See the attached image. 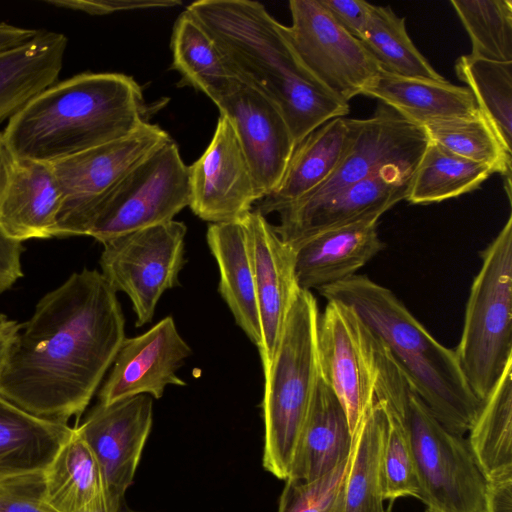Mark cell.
<instances>
[{
	"mask_svg": "<svg viewBox=\"0 0 512 512\" xmlns=\"http://www.w3.org/2000/svg\"><path fill=\"white\" fill-rule=\"evenodd\" d=\"M126 338L116 292L96 269L45 294L12 340L0 396L39 418L79 419Z\"/></svg>",
	"mask_w": 512,
	"mask_h": 512,
	"instance_id": "obj_1",
	"label": "cell"
},
{
	"mask_svg": "<svg viewBox=\"0 0 512 512\" xmlns=\"http://www.w3.org/2000/svg\"><path fill=\"white\" fill-rule=\"evenodd\" d=\"M186 10L209 34L234 76L276 105L295 145L325 122L349 113V104L331 95L304 67L286 26L263 4L201 0Z\"/></svg>",
	"mask_w": 512,
	"mask_h": 512,
	"instance_id": "obj_2",
	"label": "cell"
},
{
	"mask_svg": "<svg viewBox=\"0 0 512 512\" xmlns=\"http://www.w3.org/2000/svg\"><path fill=\"white\" fill-rule=\"evenodd\" d=\"M141 87L120 73H81L28 102L2 131L14 158L52 164L124 138L147 123Z\"/></svg>",
	"mask_w": 512,
	"mask_h": 512,
	"instance_id": "obj_3",
	"label": "cell"
},
{
	"mask_svg": "<svg viewBox=\"0 0 512 512\" xmlns=\"http://www.w3.org/2000/svg\"><path fill=\"white\" fill-rule=\"evenodd\" d=\"M318 291L357 313L444 428L460 436L469 431L483 401L469 387L454 349L438 342L391 290L353 275Z\"/></svg>",
	"mask_w": 512,
	"mask_h": 512,
	"instance_id": "obj_4",
	"label": "cell"
},
{
	"mask_svg": "<svg viewBox=\"0 0 512 512\" xmlns=\"http://www.w3.org/2000/svg\"><path fill=\"white\" fill-rule=\"evenodd\" d=\"M317 301L300 290L288 313L271 363L264 368L263 466L275 477L290 474L298 441L319 375Z\"/></svg>",
	"mask_w": 512,
	"mask_h": 512,
	"instance_id": "obj_5",
	"label": "cell"
},
{
	"mask_svg": "<svg viewBox=\"0 0 512 512\" xmlns=\"http://www.w3.org/2000/svg\"><path fill=\"white\" fill-rule=\"evenodd\" d=\"M456 349L461 371L484 401L512 363V215L481 251Z\"/></svg>",
	"mask_w": 512,
	"mask_h": 512,
	"instance_id": "obj_6",
	"label": "cell"
},
{
	"mask_svg": "<svg viewBox=\"0 0 512 512\" xmlns=\"http://www.w3.org/2000/svg\"><path fill=\"white\" fill-rule=\"evenodd\" d=\"M188 166L172 138L136 164L102 199L86 236L105 243L165 223L189 206Z\"/></svg>",
	"mask_w": 512,
	"mask_h": 512,
	"instance_id": "obj_7",
	"label": "cell"
},
{
	"mask_svg": "<svg viewBox=\"0 0 512 512\" xmlns=\"http://www.w3.org/2000/svg\"><path fill=\"white\" fill-rule=\"evenodd\" d=\"M403 420L417 464L419 500L436 512H485L487 481L467 439L444 428L410 385Z\"/></svg>",
	"mask_w": 512,
	"mask_h": 512,
	"instance_id": "obj_8",
	"label": "cell"
},
{
	"mask_svg": "<svg viewBox=\"0 0 512 512\" xmlns=\"http://www.w3.org/2000/svg\"><path fill=\"white\" fill-rule=\"evenodd\" d=\"M186 233V225L173 219L103 243L101 274L129 297L136 327L150 323L162 294L179 285Z\"/></svg>",
	"mask_w": 512,
	"mask_h": 512,
	"instance_id": "obj_9",
	"label": "cell"
},
{
	"mask_svg": "<svg viewBox=\"0 0 512 512\" xmlns=\"http://www.w3.org/2000/svg\"><path fill=\"white\" fill-rule=\"evenodd\" d=\"M171 137L158 125L52 163L61 194L54 237L86 236L95 209L141 160Z\"/></svg>",
	"mask_w": 512,
	"mask_h": 512,
	"instance_id": "obj_10",
	"label": "cell"
},
{
	"mask_svg": "<svg viewBox=\"0 0 512 512\" xmlns=\"http://www.w3.org/2000/svg\"><path fill=\"white\" fill-rule=\"evenodd\" d=\"M289 9L287 35L309 73L344 103L363 94L381 71L363 43L345 31L320 0H291Z\"/></svg>",
	"mask_w": 512,
	"mask_h": 512,
	"instance_id": "obj_11",
	"label": "cell"
},
{
	"mask_svg": "<svg viewBox=\"0 0 512 512\" xmlns=\"http://www.w3.org/2000/svg\"><path fill=\"white\" fill-rule=\"evenodd\" d=\"M319 374L343 406L355 436L375 399L379 342L349 306L328 301L316 332Z\"/></svg>",
	"mask_w": 512,
	"mask_h": 512,
	"instance_id": "obj_12",
	"label": "cell"
},
{
	"mask_svg": "<svg viewBox=\"0 0 512 512\" xmlns=\"http://www.w3.org/2000/svg\"><path fill=\"white\" fill-rule=\"evenodd\" d=\"M346 123L348 141L338 166L297 201L323 197L390 167L414 172L429 143L423 126L383 103L370 117L346 118Z\"/></svg>",
	"mask_w": 512,
	"mask_h": 512,
	"instance_id": "obj_13",
	"label": "cell"
},
{
	"mask_svg": "<svg viewBox=\"0 0 512 512\" xmlns=\"http://www.w3.org/2000/svg\"><path fill=\"white\" fill-rule=\"evenodd\" d=\"M152 422V397L139 394L110 404L98 403L74 426L99 463L110 511L126 501Z\"/></svg>",
	"mask_w": 512,
	"mask_h": 512,
	"instance_id": "obj_14",
	"label": "cell"
},
{
	"mask_svg": "<svg viewBox=\"0 0 512 512\" xmlns=\"http://www.w3.org/2000/svg\"><path fill=\"white\" fill-rule=\"evenodd\" d=\"M413 171L397 167L311 200H300L279 211L278 236L293 249L322 231L365 218H380L406 200Z\"/></svg>",
	"mask_w": 512,
	"mask_h": 512,
	"instance_id": "obj_15",
	"label": "cell"
},
{
	"mask_svg": "<svg viewBox=\"0 0 512 512\" xmlns=\"http://www.w3.org/2000/svg\"><path fill=\"white\" fill-rule=\"evenodd\" d=\"M188 171L189 207L211 224L241 221L261 199L237 134L222 115L208 147Z\"/></svg>",
	"mask_w": 512,
	"mask_h": 512,
	"instance_id": "obj_16",
	"label": "cell"
},
{
	"mask_svg": "<svg viewBox=\"0 0 512 512\" xmlns=\"http://www.w3.org/2000/svg\"><path fill=\"white\" fill-rule=\"evenodd\" d=\"M215 105L233 126L264 198L279 185L295 147L284 116L273 102L239 80Z\"/></svg>",
	"mask_w": 512,
	"mask_h": 512,
	"instance_id": "obj_17",
	"label": "cell"
},
{
	"mask_svg": "<svg viewBox=\"0 0 512 512\" xmlns=\"http://www.w3.org/2000/svg\"><path fill=\"white\" fill-rule=\"evenodd\" d=\"M191 354L171 316L141 335L125 338L98 393V403L110 404L139 394L159 399L168 385H187L176 372Z\"/></svg>",
	"mask_w": 512,
	"mask_h": 512,
	"instance_id": "obj_18",
	"label": "cell"
},
{
	"mask_svg": "<svg viewBox=\"0 0 512 512\" xmlns=\"http://www.w3.org/2000/svg\"><path fill=\"white\" fill-rule=\"evenodd\" d=\"M253 261L260 316L263 369L272 361L288 313L300 287L295 271V250L275 232L265 216L252 210L243 219Z\"/></svg>",
	"mask_w": 512,
	"mask_h": 512,
	"instance_id": "obj_19",
	"label": "cell"
},
{
	"mask_svg": "<svg viewBox=\"0 0 512 512\" xmlns=\"http://www.w3.org/2000/svg\"><path fill=\"white\" fill-rule=\"evenodd\" d=\"M370 217L322 231L298 244L295 271L301 290H319L345 280L385 248Z\"/></svg>",
	"mask_w": 512,
	"mask_h": 512,
	"instance_id": "obj_20",
	"label": "cell"
},
{
	"mask_svg": "<svg viewBox=\"0 0 512 512\" xmlns=\"http://www.w3.org/2000/svg\"><path fill=\"white\" fill-rule=\"evenodd\" d=\"M60 208L51 164L12 157L0 198V229L21 242L54 237Z\"/></svg>",
	"mask_w": 512,
	"mask_h": 512,
	"instance_id": "obj_21",
	"label": "cell"
},
{
	"mask_svg": "<svg viewBox=\"0 0 512 512\" xmlns=\"http://www.w3.org/2000/svg\"><path fill=\"white\" fill-rule=\"evenodd\" d=\"M355 442L346 412L318 375L308 414L286 480H315L345 461Z\"/></svg>",
	"mask_w": 512,
	"mask_h": 512,
	"instance_id": "obj_22",
	"label": "cell"
},
{
	"mask_svg": "<svg viewBox=\"0 0 512 512\" xmlns=\"http://www.w3.org/2000/svg\"><path fill=\"white\" fill-rule=\"evenodd\" d=\"M206 240L218 265V291L236 324L260 351L262 333L253 261L242 220L210 224Z\"/></svg>",
	"mask_w": 512,
	"mask_h": 512,
	"instance_id": "obj_23",
	"label": "cell"
},
{
	"mask_svg": "<svg viewBox=\"0 0 512 512\" xmlns=\"http://www.w3.org/2000/svg\"><path fill=\"white\" fill-rule=\"evenodd\" d=\"M67 43L62 33L40 30L33 39L0 52V124L55 84Z\"/></svg>",
	"mask_w": 512,
	"mask_h": 512,
	"instance_id": "obj_24",
	"label": "cell"
},
{
	"mask_svg": "<svg viewBox=\"0 0 512 512\" xmlns=\"http://www.w3.org/2000/svg\"><path fill=\"white\" fill-rule=\"evenodd\" d=\"M348 141L346 118H333L305 136L292 152L276 189L255 204L263 216L279 212L322 184L336 169Z\"/></svg>",
	"mask_w": 512,
	"mask_h": 512,
	"instance_id": "obj_25",
	"label": "cell"
},
{
	"mask_svg": "<svg viewBox=\"0 0 512 512\" xmlns=\"http://www.w3.org/2000/svg\"><path fill=\"white\" fill-rule=\"evenodd\" d=\"M362 95L380 100L420 126L478 111L467 87L453 85L445 79L408 78L380 71Z\"/></svg>",
	"mask_w": 512,
	"mask_h": 512,
	"instance_id": "obj_26",
	"label": "cell"
},
{
	"mask_svg": "<svg viewBox=\"0 0 512 512\" xmlns=\"http://www.w3.org/2000/svg\"><path fill=\"white\" fill-rule=\"evenodd\" d=\"M73 427L34 416L0 396V480L44 472Z\"/></svg>",
	"mask_w": 512,
	"mask_h": 512,
	"instance_id": "obj_27",
	"label": "cell"
},
{
	"mask_svg": "<svg viewBox=\"0 0 512 512\" xmlns=\"http://www.w3.org/2000/svg\"><path fill=\"white\" fill-rule=\"evenodd\" d=\"M43 475L45 499L57 512L108 509L99 463L74 426Z\"/></svg>",
	"mask_w": 512,
	"mask_h": 512,
	"instance_id": "obj_28",
	"label": "cell"
},
{
	"mask_svg": "<svg viewBox=\"0 0 512 512\" xmlns=\"http://www.w3.org/2000/svg\"><path fill=\"white\" fill-rule=\"evenodd\" d=\"M171 49L173 69L185 84L203 92L215 104L238 81L209 34L187 10L175 21Z\"/></svg>",
	"mask_w": 512,
	"mask_h": 512,
	"instance_id": "obj_29",
	"label": "cell"
},
{
	"mask_svg": "<svg viewBox=\"0 0 512 512\" xmlns=\"http://www.w3.org/2000/svg\"><path fill=\"white\" fill-rule=\"evenodd\" d=\"M387 429L385 402L374 399L355 435L345 489V512H385L382 460Z\"/></svg>",
	"mask_w": 512,
	"mask_h": 512,
	"instance_id": "obj_30",
	"label": "cell"
},
{
	"mask_svg": "<svg viewBox=\"0 0 512 512\" xmlns=\"http://www.w3.org/2000/svg\"><path fill=\"white\" fill-rule=\"evenodd\" d=\"M468 432V444L486 479L512 468V363L483 401Z\"/></svg>",
	"mask_w": 512,
	"mask_h": 512,
	"instance_id": "obj_31",
	"label": "cell"
},
{
	"mask_svg": "<svg viewBox=\"0 0 512 512\" xmlns=\"http://www.w3.org/2000/svg\"><path fill=\"white\" fill-rule=\"evenodd\" d=\"M494 171L428 143L411 179L406 200L411 204L442 202L479 188Z\"/></svg>",
	"mask_w": 512,
	"mask_h": 512,
	"instance_id": "obj_32",
	"label": "cell"
},
{
	"mask_svg": "<svg viewBox=\"0 0 512 512\" xmlns=\"http://www.w3.org/2000/svg\"><path fill=\"white\" fill-rule=\"evenodd\" d=\"M360 41L383 72L408 78L444 80L413 44L405 18L389 6L374 7Z\"/></svg>",
	"mask_w": 512,
	"mask_h": 512,
	"instance_id": "obj_33",
	"label": "cell"
},
{
	"mask_svg": "<svg viewBox=\"0 0 512 512\" xmlns=\"http://www.w3.org/2000/svg\"><path fill=\"white\" fill-rule=\"evenodd\" d=\"M423 127L430 142L455 155L485 164L504 179L511 178L512 152L505 148L479 110L472 115L438 120Z\"/></svg>",
	"mask_w": 512,
	"mask_h": 512,
	"instance_id": "obj_34",
	"label": "cell"
},
{
	"mask_svg": "<svg viewBox=\"0 0 512 512\" xmlns=\"http://www.w3.org/2000/svg\"><path fill=\"white\" fill-rule=\"evenodd\" d=\"M458 78L471 91L478 110L491 123L505 148L512 152V62L459 57Z\"/></svg>",
	"mask_w": 512,
	"mask_h": 512,
	"instance_id": "obj_35",
	"label": "cell"
},
{
	"mask_svg": "<svg viewBox=\"0 0 512 512\" xmlns=\"http://www.w3.org/2000/svg\"><path fill=\"white\" fill-rule=\"evenodd\" d=\"M450 3L471 40L470 56L512 62L511 0H453Z\"/></svg>",
	"mask_w": 512,
	"mask_h": 512,
	"instance_id": "obj_36",
	"label": "cell"
},
{
	"mask_svg": "<svg viewBox=\"0 0 512 512\" xmlns=\"http://www.w3.org/2000/svg\"><path fill=\"white\" fill-rule=\"evenodd\" d=\"M385 405L387 429L382 460L384 500L394 501L402 497L420 499L418 469L405 422L386 402Z\"/></svg>",
	"mask_w": 512,
	"mask_h": 512,
	"instance_id": "obj_37",
	"label": "cell"
},
{
	"mask_svg": "<svg viewBox=\"0 0 512 512\" xmlns=\"http://www.w3.org/2000/svg\"><path fill=\"white\" fill-rule=\"evenodd\" d=\"M351 458L352 452L340 465L315 480H285L277 512H345Z\"/></svg>",
	"mask_w": 512,
	"mask_h": 512,
	"instance_id": "obj_38",
	"label": "cell"
},
{
	"mask_svg": "<svg viewBox=\"0 0 512 512\" xmlns=\"http://www.w3.org/2000/svg\"><path fill=\"white\" fill-rule=\"evenodd\" d=\"M0 512H57L45 499L43 472L0 480Z\"/></svg>",
	"mask_w": 512,
	"mask_h": 512,
	"instance_id": "obj_39",
	"label": "cell"
},
{
	"mask_svg": "<svg viewBox=\"0 0 512 512\" xmlns=\"http://www.w3.org/2000/svg\"><path fill=\"white\" fill-rule=\"evenodd\" d=\"M45 2L90 15H107L121 11L150 8H170L182 4L179 0H46Z\"/></svg>",
	"mask_w": 512,
	"mask_h": 512,
	"instance_id": "obj_40",
	"label": "cell"
},
{
	"mask_svg": "<svg viewBox=\"0 0 512 512\" xmlns=\"http://www.w3.org/2000/svg\"><path fill=\"white\" fill-rule=\"evenodd\" d=\"M333 19L349 34L361 39L375 5L364 0H320Z\"/></svg>",
	"mask_w": 512,
	"mask_h": 512,
	"instance_id": "obj_41",
	"label": "cell"
},
{
	"mask_svg": "<svg viewBox=\"0 0 512 512\" xmlns=\"http://www.w3.org/2000/svg\"><path fill=\"white\" fill-rule=\"evenodd\" d=\"M23 242L7 236L0 229V294L23 277L21 254Z\"/></svg>",
	"mask_w": 512,
	"mask_h": 512,
	"instance_id": "obj_42",
	"label": "cell"
},
{
	"mask_svg": "<svg viewBox=\"0 0 512 512\" xmlns=\"http://www.w3.org/2000/svg\"><path fill=\"white\" fill-rule=\"evenodd\" d=\"M485 512H512V468L486 479Z\"/></svg>",
	"mask_w": 512,
	"mask_h": 512,
	"instance_id": "obj_43",
	"label": "cell"
},
{
	"mask_svg": "<svg viewBox=\"0 0 512 512\" xmlns=\"http://www.w3.org/2000/svg\"><path fill=\"white\" fill-rule=\"evenodd\" d=\"M40 30L0 22V52L33 39Z\"/></svg>",
	"mask_w": 512,
	"mask_h": 512,
	"instance_id": "obj_44",
	"label": "cell"
},
{
	"mask_svg": "<svg viewBox=\"0 0 512 512\" xmlns=\"http://www.w3.org/2000/svg\"><path fill=\"white\" fill-rule=\"evenodd\" d=\"M21 324L0 314V368L8 351V348L19 331Z\"/></svg>",
	"mask_w": 512,
	"mask_h": 512,
	"instance_id": "obj_45",
	"label": "cell"
},
{
	"mask_svg": "<svg viewBox=\"0 0 512 512\" xmlns=\"http://www.w3.org/2000/svg\"><path fill=\"white\" fill-rule=\"evenodd\" d=\"M11 160L12 156L6 147L2 132H0V198L8 179Z\"/></svg>",
	"mask_w": 512,
	"mask_h": 512,
	"instance_id": "obj_46",
	"label": "cell"
},
{
	"mask_svg": "<svg viewBox=\"0 0 512 512\" xmlns=\"http://www.w3.org/2000/svg\"><path fill=\"white\" fill-rule=\"evenodd\" d=\"M87 512H145V511H138V510H133L131 509L126 501L119 507V509H117L116 511H110L108 510L107 508L105 507H102V508H97V509H93V510H90V511H87Z\"/></svg>",
	"mask_w": 512,
	"mask_h": 512,
	"instance_id": "obj_47",
	"label": "cell"
},
{
	"mask_svg": "<svg viewBox=\"0 0 512 512\" xmlns=\"http://www.w3.org/2000/svg\"><path fill=\"white\" fill-rule=\"evenodd\" d=\"M425 512H436V511H434V510H432V509H430V508H428V507H427V509H426V511H425Z\"/></svg>",
	"mask_w": 512,
	"mask_h": 512,
	"instance_id": "obj_48",
	"label": "cell"
},
{
	"mask_svg": "<svg viewBox=\"0 0 512 512\" xmlns=\"http://www.w3.org/2000/svg\"><path fill=\"white\" fill-rule=\"evenodd\" d=\"M385 512H390L389 510H385Z\"/></svg>",
	"mask_w": 512,
	"mask_h": 512,
	"instance_id": "obj_49",
	"label": "cell"
}]
</instances>
